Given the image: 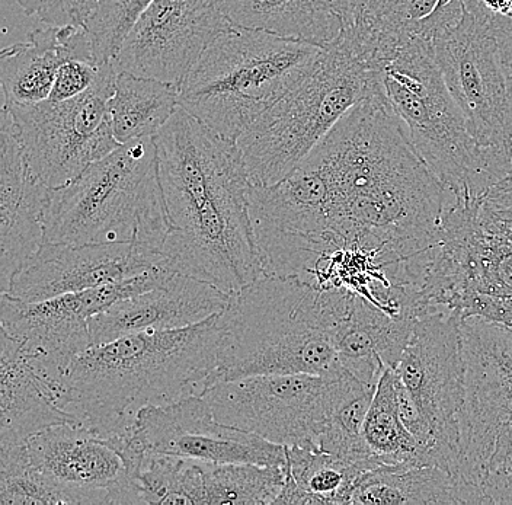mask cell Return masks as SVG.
I'll use <instances>...</instances> for the list:
<instances>
[{"label":"cell","mask_w":512,"mask_h":505,"mask_svg":"<svg viewBox=\"0 0 512 505\" xmlns=\"http://www.w3.org/2000/svg\"><path fill=\"white\" fill-rule=\"evenodd\" d=\"M69 59L96 62L86 27H47L34 30L27 41L0 53V82L5 105L40 104L50 98L57 70Z\"/></svg>","instance_id":"22"},{"label":"cell","mask_w":512,"mask_h":505,"mask_svg":"<svg viewBox=\"0 0 512 505\" xmlns=\"http://www.w3.org/2000/svg\"><path fill=\"white\" fill-rule=\"evenodd\" d=\"M101 66L85 59H69L57 70L51 101H67L88 91L98 78Z\"/></svg>","instance_id":"36"},{"label":"cell","mask_w":512,"mask_h":505,"mask_svg":"<svg viewBox=\"0 0 512 505\" xmlns=\"http://www.w3.org/2000/svg\"><path fill=\"white\" fill-rule=\"evenodd\" d=\"M115 78L114 63L108 62L79 97L3 107L32 180L47 188L63 187L121 146L110 118Z\"/></svg>","instance_id":"9"},{"label":"cell","mask_w":512,"mask_h":505,"mask_svg":"<svg viewBox=\"0 0 512 505\" xmlns=\"http://www.w3.org/2000/svg\"><path fill=\"white\" fill-rule=\"evenodd\" d=\"M286 484L274 504L351 505L361 476L371 471L316 446H288Z\"/></svg>","instance_id":"27"},{"label":"cell","mask_w":512,"mask_h":505,"mask_svg":"<svg viewBox=\"0 0 512 505\" xmlns=\"http://www.w3.org/2000/svg\"><path fill=\"white\" fill-rule=\"evenodd\" d=\"M438 0H352L351 24L344 31L358 53L379 69L384 60L412 37Z\"/></svg>","instance_id":"26"},{"label":"cell","mask_w":512,"mask_h":505,"mask_svg":"<svg viewBox=\"0 0 512 505\" xmlns=\"http://www.w3.org/2000/svg\"><path fill=\"white\" fill-rule=\"evenodd\" d=\"M133 431L146 452L156 455L206 463L287 465L286 446L222 423L201 395L140 409Z\"/></svg>","instance_id":"17"},{"label":"cell","mask_w":512,"mask_h":505,"mask_svg":"<svg viewBox=\"0 0 512 505\" xmlns=\"http://www.w3.org/2000/svg\"><path fill=\"white\" fill-rule=\"evenodd\" d=\"M363 439L383 465H428L424 449L400 418L395 369L389 367L380 376L364 420Z\"/></svg>","instance_id":"29"},{"label":"cell","mask_w":512,"mask_h":505,"mask_svg":"<svg viewBox=\"0 0 512 505\" xmlns=\"http://www.w3.org/2000/svg\"><path fill=\"white\" fill-rule=\"evenodd\" d=\"M390 108L451 200L478 201L512 168L511 156L480 145L451 97L432 41L412 37L379 66Z\"/></svg>","instance_id":"5"},{"label":"cell","mask_w":512,"mask_h":505,"mask_svg":"<svg viewBox=\"0 0 512 505\" xmlns=\"http://www.w3.org/2000/svg\"><path fill=\"white\" fill-rule=\"evenodd\" d=\"M462 316L428 310L416 318L396 375L427 430L430 465L456 476L459 417L466 396Z\"/></svg>","instance_id":"10"},{"label":"cell","mask_w":512,"mask_h":505,"mask_svg":"<svg viewBox=\"0 0 512 505\" xmlns=\"http://www.w3.org/2000/svg\"><path fill=\"white\" fill-rule=\"evenodd\" d=\"M354 296L297 276L262 274L232 294L222 312V353L210 388L251 376L341 375L334 334Z\"/></svg>","instance_id":"4"},{"label":"cell","mask_w":512,"mask_h":505,"mask_svg":"<svg viewBox=\"0 0 512 505\" xmlns=\"http://www.w3.org/2000/svg\"><path fill=\"white\" fill-rule=\"evenodd\" d=\"M233 25L222 0H153L112 63L117 72L181 86L204 51Z\"/></svg>","instance_id":"16"},{"label":"cell","mask_w":512,"mask_h":505,"mask_svg":"<svg viewBox=\"0 0 512 505\" xmlns=\"http://www.w3.org/2000/svg\"><path fill=\"white\" fill-rule=\"evenodd\" d=\"M239 27L306 41L328 49L350 27L352 0H222Z\"/></svg>","instance_id":"24"},{"label":"cell","mask_w":512,"mask_h":505,"mask_svg":"<svg viewBox=\"0 0 512 505\" xmlns=\"http://www.w3.org/2000/svg\"><path fill=\"white\" fill-rule=\"evenodd\" d=\"M230 294L219 287L172 273L165 283L112 305L89 321L92 345L143 331H171L207 321L223 312Z\"/></svg>","instance_id":"19"},{"label":"cell","mask_w":512,"mask_h":505,"mask_svg":"<svg viewBox=\"0 0 512 505\" xmlns=\"http://www.w3.org/2000/svg\"><path fill=\"white\" fill-rule=\"evenodd\" d=\"M491 24L492 33L498 41L504 65L512 76V19L501 17H486Z\"/></svg>","instance_id":"37"},{"label":"cell","mask_w":512,"mask_h":505,"mask_svg":"<svg viewBox=\"0 0 512 505\" xmlns=\"http://www.w3.org/2000/svg\"><path fill=\"white\" fill-rule=\"evenodd\" d=\"M309 158L329 185L332 232L424 276L451 197L415 152L383 89L348 111Z\"/></svg>","instance_id":"1"},{"label":"cell","mask_w":512,"mask_h":505,"mask_svg":"<svg viewBox=\"0 0 512 505\" xmlns=\"http://www.w3.org/2000/svg\"><path fill=\"white\" fill-rule=\"evenodd\" d=\"M206 505L274 504L286 484V466L203 463Z\"/></svg>","instance_id":"30"},{"label":"cell","mask_w":512,"mask_h":505,"mask_svg":"<svg viewBox=\"0 0 512 505\" xmlns=\"http://www.w3.org/2000/svg\"><path fill=\"white\" fill-rule=\"evenodd\" d=\"M179 105V86L159 79L117 72L110 101L112 131L120 145L156 137L174 117Z\"/></svg>","instance_id":"28"},{"label":"cell","mask_w":512,"mask_h":505,"mask_svg":"<svg viewBox=\"0 0 512 505\" xmlns=\"http://www.w3.org/2000/svg\"><path fill=\"white\" fill-rule=\"evenodd\" d=\"M482 488L489 504H512V424L496 437Z\"/></svg>","instance_id":"34"},{"label":"cell","mask_w":512,"mask_h":505,"mask_svg":"<svg viewBox=\"0 0 512 505\" xmlns=\"http://www.w3.org/2000/svg\"><path fill=\"white\" fill-rule=\"evenodd\" d=\"M53 188L30 177L8 117L0 130V284L8 293L12 278L46 242V209Z\"/></svg>","instance_id":"20"},{"label":"cell","mask_w":512,"mask_h":505,"mask_svg":"<svg viewBox=\"0 0 512 505\" xmlns=\"http://www.w3.org/2000/svg\"><path fill=\"white\" fill-rule=\"evenodd\" d=\"M155 142L169 222L163 268L238 293L264 274L242 147L182 107Z\"/></svg>","instance_id":"2"},{"label":"cell","mask_w":512,"mask_h":505,"mask_svg":"<svg viewBox=\"0 0 512 505\" xmlns=\"http://www.w3.org/2000/svg\"><path fill=\"white\" fill-rule=\"evenodd\" d=\"M80 424L63 408L59 380L44 372L14 338H0V450L59 424Z\"/></svg>","instance_id":"21"},{"label":"cell","mask_w":512,"mask_h":505,"mask_svg":"<svg viewBox=\"0 0 512 505\" xmlns=\"http://www.w3.org/2000/svg\"><path fill=\"white\" fill-rule=\"evenodd\" d=\"M143 504L206 505L203 462L147 453L139 476Z\"/></svg>","instance_id":"31"},{"label":"cell","mask_w":512,"mask_h":505,"mask_svg":"<svg viewBox=\"0 0 512 505\" xmlns=\"http://www.w3.org/2000/svg\"><path fill=\"white\" fill-rule=\"evenodd\" d=\"M451 97L480 145L512 158V81L488 18L464 5L457 24L432 38Z\"/></svg>","instance_id":"11"},{"label":"cell","mask_w":512,"mask_h":505,"mask_svg":"<svg viewBox=\"0 0 512 505\" xmlns=\"http://www.w3.org/2000/svg\"><path fill=\"white\" fill-rule=\"evenodd\" d=\"M222 312L171 331H143L91 345L59 377L66 411L101 437L133 430L140 409L210 388L222 353Z\"/></svg>","instance_id":"3"},{"label":"cell","mask_w":512,"mask_h":505,"mask_svg":"<svg viewBox=\"0 0 512 505\" xmlns=\"http://www.w3.org/2000/svg\"><path fill=\"white\" fill-rule=\"evenodd\" d=\"M511 81H512V76H511Z\"/></svg>","instance_id":"39"},{"label":"cell","mask_w":512,"mask_h":505,"mask_svg":"<svg viewBox=\"0 0 512 505\" xmlns=\"http://www.w3.org/2000/svg\"><path fill=\"white\" fill-rule=\"evenodd\" d=\"M338 376L243 377L216 383L201 396L224 424L281 446L319 447Z\"/></svg>","instance_id":"12"},{"label":"cell","mask_w":512,"mask_h":505,"mask_svg":"<svg viewBox=\"0 0 512 505\" xmlns=\"http://www.w3.org/2000/svg\"><path fill=\"white\" fill-rule=\"evenodd\" d=\"M416 319L393 316L355 296L336 326L334 341L342 369L355 379L377 386L386 369H396Z\"/></svg>","instance_id":"23"},{"label":"cell","mask_w":512,"mask_h":505,"mask_svg":"<svg viewBox=\"0 0 512 505\" xmlns=\"http://www.w3.org/2000/svg\"><path fill=\"white\" fill-rule=\"evenodd\" d=\"M28 17L47 27H86L95 14L98 0H18Z\"/></svg>","instance_id":"33"},{"label":"cell","mask_w":512,"mask_h":505,"mask_svg":"<svg viewBox=\"0 0 512 505\" xmlns=\"http://www.w3.org/2000/svg\"><path fill=\"white\" fill-rule=\"evenodd\" d=\"M323 50L233 25L179 86V105L220 136L239 142L302 82Z\"/></svg>","instance_id":"6"},{"label":"cell","mask_w":512,"mask_h":505,"mask_svg":"<svg viewBox=\"0 0 512 505\" xmlns=\"http://www.w3.org/2000/svg\"><path fill=\"white\" fill-rule=\"evenodd\" d=\"M44 222L48 242H134L163 257L169 222L155 137L121 145L69 184L53 188Z\"/></svg>","instance_id":"7"},{"label":"cell","mask_w":512,"mask_h":505,"mask_svg":"<svg viewBox=\"0 0 512 505\" xmlns=\"http://www.w3.org/2000/svg\"><path fill=\"white\" fill-rule=\"evenodd\" d=\"M463 2L467 8L480 12L486 17L512 19V0H463Z\"/></svg>","instance_id":"38"},{"label":"cell","mask_w":512,"mask_h":505,"mask_svg":"<svg viewBox=\"0 0 512 505\" xmlns=\"http://www.w3.org/2000/svg\"><path fill=\"white\" fill-rule=\"evenodd\" d=\"M159 267L163 268L162 255L134 242L72 245L46 241L12 278L8 293L22 302H40Z\"/></svg>","instance_id":"18"},{"label":"cell","mask_w":512,"mask_h":505,"mask_svg":"<svg viewBox=\"0 0 512 505\" xmlns=\"http://www.w3.org/2000/svg\"><path fill=\"white\" fill-rule=\"evenodd\" d=\"M18 447L62 505L143 504L139 481L117 450L82 424L53 425Z\"/></svg>","instance_id":"15"},{"label":"cell","mask_w":512,"mask_h":505,"mask_svg":"<svg viewBox=\"0 0 512 505\" xmlns=\"http://www.w3.org/2000/svg\"><path fill=\"white\" fill-rule=\"evenodd\" d=\"M153 0H98L86 25L99 66L112 62L136 22Z\"/></svg>","instance_id":"32"},{"label":"cell","mask_w":512,"mask_h":505,"mask_svg":"<svg viewBox=\"0 0 512 505\" xmlns=\"http://www.w3.org/2000/svg\"><path fill=\"white\" fill-rule=\"evenodd\" d=\"M466 396L459 417L456 476L482 489L496 437L512 424V328L462 319Z\"/></svg>","instance_id":"14"},{"label":"cell","mask_w":512,"mask_h":505,"mask_svg":"<svg viewBox=\"0 0 512 505\" xmlns=\"http://www.w3.org/2000/svg\"><path fill=\"white\" fill-rule=\"evenodd\" d=\"M476 213L486 229L512 239V168L480 198Z\"/></svg>","instance_id":"35"},{"label":"cell","mask_w":512,"mask_h":505,"mask_svg":"<svg viewBox=\"0 0 512 505\" xmlns=\"http://www.w3.org/2000/svg\"><path fill=\"white\" fill-rule=\"evenodd\" d=\"M489 504L482 489L435 465H383L361 476L351 505Z\"/></svg>","instance_id":"25"},{"label":"cell","mask_w":512,"mask_h":505,"mask_svg":"<svg viewBox=\"0 0 512 505\" xmlns=\"http://www.w3.org/2000/svg\"><path fill=\"white\" fill-rule=\"evenodd\" d=\"M380 89L379 70L341 35L302 82L239 140L252 185L284 180L348 111Z\"/></svg>","instance_id":"8"},{"label":"cell","mask_w":512,"mask_h":505,"mask_svg":"<svg viewBox=\"0 0 512 505\" xmlns=\"http://www.w3.org/2000/svg\"><path fill=\"white\" fill-rule=\"evenodd\" d=\"M172 271L153 268L120 281L40 302H22L2 293V331L48 375L59 379L69 364L91 347L89 321L112 305L165 283Z\"/></svg>","instance_id":"13"}]
</instances>
